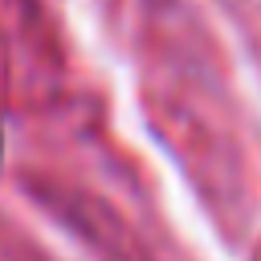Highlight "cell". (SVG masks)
<instances>
[{
    "instance_id": "obj_1",
    "label": "cell",
    "mask_w": 261,
    "mask_h": 261,
    "mask_svg": "<svg viewBox=\"0 0 261 261\" xmlns=\"http://www.w3.org/2000/svg\"><path fill=\"white\" fill-rule=\"evenodd\" d=\"M0 167H4V122H0Z\"/></svg>"
}]
</instances>
